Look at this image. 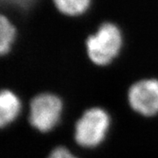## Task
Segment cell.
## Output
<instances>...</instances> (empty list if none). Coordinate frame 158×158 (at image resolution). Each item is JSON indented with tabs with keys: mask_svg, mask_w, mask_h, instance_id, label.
Here are the masks:
<instances>
[{
	"mask_svg": "<svg viewBox=\"0 0 158 158\" xmlns=\"http://www.w3.org/2000/svg\"><path fill=\"white\" fill-rule=\"evenodd\" d=\"M37 0H1L2 4L19 10L27 11L35 4Z\"/></svg>",
	"mask_w": 158,
	"mask_h": 158,
	"instance_id": "cell-8",
	"label": "cell"
},
{
	"mask_svg": "<svg viewBox=\"0 0 158 158\" xmlns=\"http://www.w3.org/2000/svg\"><path fill=\"white\" fill-rule=\"evenodd\" d=\"M110 126V117L101 108H90L77 120L75 140L80 146L93 148L104 141Z\"/></svg>",
	"mask_w": 158,
	"mask_h": 158,
	"instance_id": "cell-2",
	"label": "cell"
},
{
	"mask_svg": "<svg viewBox=\"0 0 158 158\" xmlns=\"http://www.w3.org/2000/svg\"><path fill=\"white\" fill-rule=\"evenodd\" d=\"M48 158H77L73 156L66 148L58 147L50 153Z\"/></svg>",
	"mask_w": 158,
	"mask_h": 158,
	"instance_id": "cell-9",
	"label": "cell"
},
{
	"mask_svg": "<svg viewBox=\"0 0 158 158\" xmlns=\"http://www.w3.org/2000/svg\"><path fill=\"white\" fill-rule=\"evenodd\" d=\"M21 104L17 95L4 90L0 95V125L2 127L12 122L19 116Z\"/></svg>",
	"mask_w": 158,
	"mask_h": 158,
	"instance_id": "cell-5",
	"label": "cell"
},
{
	"mask_svg": "<svg viewBox=\"0 0 158 158\" xmlns=\"http://www.w3.org/2000/svg\"><path fill=\"white\" fill-rule=\"evenodd\" d=\"M128 102L133 110L144 116L158 113V80L145 79L136 82L128 90Z\"/></svg>",
	"mask_w": 158,
	"mask_h": 158,
	"instance_id": "cell-4",
	"label": "cell"
},
{
	"mask_svg": "<svg viewBox=\"0 0 158 158\" xmlns=\"http://www.w3.org/2000/svg\"><path fill=\"white\" fill-rule=\"evenodd\" d=\"M15 34L16 31L12 24L2 15L0 19V52L2 55H6L10 51Z\"/></svg>",
	"mask_w": 158,
	"mask_h": 158,
	"instance_id": "cell-6",
	"label": "cell"
},
{
	"mask_svg": "<svg viewBox=\"0 0 158 158\" xmlns=\"http://www.w3.org/2000/svg\"><path fill=\"white\" fill-rule=\"evenodd\" d=\"M90 0H54L59 11L67 15H78L86 11Z\"/></svg>",
	"mask_w": 158,
	"mask_h": 158,
	"instance_id": "cell-7",
	"label": "cell"
},
{
	"mask_svg": "<svg viewBox=\"0 0 158 158\" xmlns=\"http://www.w3.org/2000/svg\"><path fill=\"white\" fill-rule=\"evenodd\" d=\"M62 112V100L51 93L34 97L30 104L29 121L40 132H48L59 122Z\"/></svg>",
	"mask_w": 158,
	"mask_h": 158,
	"instance_id": "cell-3",
	"label": "cell"
},
{
	"mask_svg": "<svg viewBox=\"0 0 158 158\" xmlns=\"http://www.w3.org/2000/svg\"><path fill=\"white\" fill-rule=\"evenodd\" d=\"M122 39L116 26L110 23L103 24L95 35L90 36L87 41L88 56L97 65H106L118 55Z\"/></svg>",
	"mask_w": 158,
	"mask_h": 158,
	"instance_id": "cell-1",
	"label": "cell"
}]
</instances>
